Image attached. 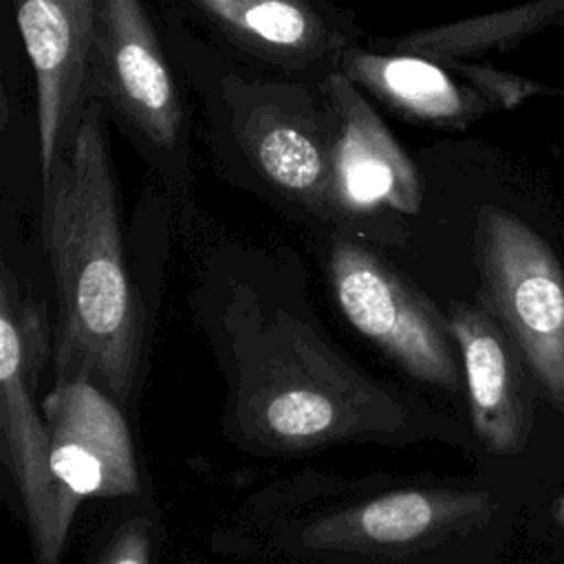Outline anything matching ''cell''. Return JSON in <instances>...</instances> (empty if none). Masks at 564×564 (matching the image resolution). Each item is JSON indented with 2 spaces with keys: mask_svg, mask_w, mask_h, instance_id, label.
<instances>
[{
  "mask_svg": "<svg viewBox=\"0 0 564 564\" xmlns=\"http://www.w3.org/2000/svg\"><path fill=\"white\" fill-rule=\"evenodd\" d=\"M247 48L308 62L333 48L324 18L308 0H189Z\"/></svg>",
  "mask_w": 564,
  "mask_h": 564,
  "instance_id": "14",
  "label": "cell"
},
{
  "mask_svg": "<svg viewBox=\"0 0 564 564\" xmlns=\"http://www.w3.org/2000/svg\"><path fill=\"white\" fill-rule=\"evenodd\" d=\"M86 99L106 104L152 148L176 145L181 99L141 0H97Z\"/></svg>",
  "mask_w": 564,
  "mask_h": 564,
  "instance_id": "7",
  "label": "cell"
},
{
  "mask_svg": "<svg viewBox=\"0 0 564 564\" xmlns=\"http://www.w3.org/2000/svg\"><path fill=\"white\" fill-rule=\"evenodd\" d=\"M322 90L333 115L328 143L335 209L416 214L423 205L419 170L364 93L341 70L330 73Z\"/></svg>",
  "mask_w": 564,
  "mask_h": 564,
  "instance_id": "8",
  "label": "cell"
},
{
  "mask_svg": "<svg viewBox=\"0 0 564 564\" xmlns=\"http://www.w3.org/2000/svg\"><path fill=\"white\" fill-rule=\"evenodd\" d=\"M53 355L44 306L22 293L11 267H0V456L18 489L35 564H59L55 535L48 430L37 379Z\"/></svg>",
  "mask_w": 564,
  "mask_h": 564,
  "instance_id": "4",
  "label": "cell"
},
{
  "mask_svg": "<svg viewBox=\"0 0 564 564\" xmlns=\"http://www.w3.org/2000/svg\"><path fill=\"white\" fill-rule=\"evenodd\" d=\"M13 13L35 77L37 156L46 178L88 104L97 0H13Z\"/></svg>",
  "mask_w": 564,
  "mask_h": 564,
  "instance_id": "9",
  "label": "cell"
},
{
  "mask_svg": "<svg viewBox=\"0 0 564 564\" xmlns=\"http://www.w3.org/2000/svg\"><path fill=\"white\" fill-rule=\"evenodd\" d=\"M238 414L249 441L297 449L352 436L394 410L302 319L238 293L229 311Z\"/></svg>",
  "mask_w": 564,
  "mask_h": 564,
  "instance_id": "2",
  "label": "cell"
},
{
  "mask_svg": "<svg viewBox=\"0 0 564 564\" xmlns=\"http://www.w3.org/2000/svg\"><path fill=\"white\" fill-rule=\"evenodd\" d=\"M491 500L482 491H394L324 520L308 540L319 546H399L485 520Z\"/></svg>",
  "mask_w": 564,
  "mask_h": 564,
  "instance_id": "11",
  "label": "cell"
},
{
  "mask_svg": "<svg viewBox=\"0 0 564 564\" xmlns=\"http://www.w3.org/2000/svg\"><path fill=\"white\" fill-rule=\"evenodd\" d=\"M40 236L57 295L55 386L88 379L128 401L143 344V304L126 264L104 106L88 101L42 178Z\"/></svg>",
  "mask_w": 564,
  "mask_h": 564,
  "instance_id": "1",
  "label": "cell"
},
{
  "mask_svg": "<svg viewBox=\"0 0 564 564\" xmlns=\"http://www.w3.org/2000/svg\"><path fill=\"white\" fill-rule=\"evenodd\" d=\"M328 280L348 324L408 375L445 390L460 388L447 317L379 253L337 238Z\"/></svg>",
  "mask_w": 564,
  "mask_h": 564,
  "instance_id": "5",
  "label": "cell"
},
{
  "mask_svg": "<svg viewBox=\"0 0 564 564\" xmlns=\"http://www.w3.org/2000/svg\"><path fill=\"white\" fill-rule=\"evenodd\" d=\"M339 70L359 88L377 97L401 117L432 126H460L476 108L445 62L410 53H370L346 48Z\"/></svg>",
  "mask_w": 564,
  "mask_h": 564,
  "instance_id": "13",
  "label": "cell"
},
{
  "mask_svg": "<svg viewBox=\"0 0 564 564\" xmlns=\"http://www.w3.org/2000/svg\"><path fill=\"white\" fill-rule=\"evenodd\" d=\"M553 516H555V520L560 522V527L564 529V494L560 496V500L555 502V507H553Z\"/></svg>",
  "mask_w": 564,
  "mask_h": 564,
  "instance_id": "16",
  "label": "cell"
},
{
  "mask_svg": "<svg viewBox=\"0 0 564 564\" xmlns=\"http://www.w3.org/2000/svg\"><path fill=\"white\" fill-rule=\"evenodd\" d=\"M452 337L463 359L469 412L480 441L496 454H516L527 445L531 414L513 350L487 311L452 304Z\"/></svg>",
  "mask_w": 564,
  "mask_h": 564,
  "instance_id": "10",
  "label": "cell"
},
{
  "mask_svg": "<svg viewBox=\"0 0 564 564\" xmlns=\"http://www.w3.org/2000/svg\"><path fill=\"white\" fill-rule=\"evenodd\" d=\"M42 414L51 443L55 535L64 546L79 502L137 494L139 467L121 405L93 381L53 386Z\"/></svg>",
  "mask_w": 564,
  "mask_h": 564,
  "instance_id": "6",
  "label": "cell"
},
{
  "mask_svg": "<svg viewBox=\"0 0 564 564\" xmlns=\"http://www.w3.org/2000/svg\"><path fill=\"white\" fill-rule=\"evenodd\" d=\"M474 260L487 313L549 403L564 412V271L555 253L518 216L485 205L476 216Z\"/></svg>",
  "mask_w": 564,
  "mask_h": 564,
  "instance_id": "3",
  "label": "cell"
},
{
  "mask_svg": "<svg viewBox=\"0 0 564 564\" xmlns=\"http://www.w3.org/2000/svg\"><path fill=\"white\" fill-rule=\"evenodd\" d=\"M240 139L256 167L282 192L317 212L335 209L330 143L311 117L258 101L242 115Z\"/></svg>",
  "mask_w": 564,
  "mask_h": 564,
  "instance_id": "12",
  "label": "cell"
},
{
  "mask_svg": "<svg viewBox=\"0 0 564 564\" xmlns=\"http://www.w3.org/2000/svg\"><path fill=\"white\" fill-rule=\"evenodd\" d=\"M152 524L145 518L128 520L108 542L99 564H150Z\"/></svg>",
  "mask_w": 564,
  "mask_h": 564,
  "instance_id": "15",
  "label": "cell"
}]
</instances>
